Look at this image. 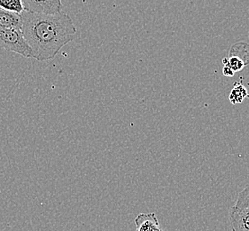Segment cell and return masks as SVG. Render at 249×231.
<instances>
[{
    "instance_id": "6da1fadb",
    "label": "cell",
    "mask_w": 249,
    "mask_h": 231,
    "mask_svg": "<svg viewBox=\"0 0 249 231\" xmlns=\"http://www.w3.org/2000/svg\"><path fill=\"white\" fill-rule=\"evenodd\" d=\"M20 16L22 34L36 60H52L66 45L75 40V23L63 11L53 15L24 11Z\"/></svg>"
},
{
    "instance_id": "7a4b0ae2",
    "label": "cell",
    "mask_w": 249,
    "mask_h": 231,
    "mask_svg": "<svg viewBox=\"0 0 249 231\" xmlns=\"http://www.w3.org/2000/svg\"><path fill=\"white\" fill-rule=\"evenodd\" d=\"M0 49L32 58V52L20 30L0 29Z\"/></svg>"
},
{
    "instance_id": "3957f363",
    "label": "cell",
    "mask_w": 249,
    "mask_h": 231,
    "mask_svg": "<svg viewBox=\"0 0 249 231\" xmlns=\"http://www.w3.org/2000/svg\"><path fill=\"white\" fill-rule=\"evenodd\" d=\"M24 9L30 13L53 15L62 11L61 0H22Z\"/></svg>"
},
{
    "instance_id": "277c9868",
    "label": "cell",
    "mask_w": 249,
    "mask_h": 231,
    "mask_svg": "<svg viewBox=\"0 0 249 231\" xmlns=\"http://www.w3.org/2000/svg\"><path fill=\"white\" fill-rule=\"evenodd\" d=\"M230 222L233 231H249V207H231L229 212Z\"/></svg>"
},
{
    "instance_id": "5b68a950",
    "label": "cell",
    "mask_w": 249,
    "mask_h": 231,
    "mask_svg": "<svg viewBox=\"0 0 249 231\" xmlns=\"http://www.w3.org/2000/svg\"><path fill=\"white\" fill-rule=\"evenodd\" d=\"M136 231H163L155 213H140L135 219Z\"/></svg>"
},
{
    "instance_id": "8992f818",
    "label": "cell",
    "mask_w": 249,
    "mask_h": 231,
    "mask_svg": "<svg viewBox=\"0 0 249 231\" xmlns=\"http://www.w3.org/2000/svg\"><path fill=\"white\" fill-rule=\"evenodd\" d=\"M21 16L18 14L0 8V29L21 30Z\"/></svg>"
},
{
    "instance_id": "52a82bcc",
    "label": "cell",
    "mask_w": 249,
    "mask_h": 231,
    "mask_svg": "<svg viewBox=\"0 0 249 231\" xmlns=\"http://www.w3.org/2000/svg\"><path fill=\"white\" fill-rule=\"evenodd\" d=\"M0 8L18 15L25 11L22 0H0Z\"/></svg>"
},
{
    "instance_id": "ba28073f",
    "label": "cell",
    "mask_w": 249,
    "mask_h": 231,
    "mask_svg": "<svg viewBox=\"0 0 249 231\" xmlns=\"http://www.w3.org/2000/svg\"><path fill=\"white\" fill-rule=\"evenodd\" d=\"M248 96V92L244 86L239 85L235 86L232 91L230 94V101H231L232 104H237L240 103L241 101L244 100L246 96Z\"/></svg>"
},
{
    "instance_id": "9c48e42d",
    "label": "cell",
    "mask_w": 249,
    "mask_h": 231,
    "mask_svg": "<svg viewBox=\"0 0 249 231\" xmlns=\"http://www.w3.org/2000/svg\"><path fill=\"white\" fill-rule=\"evenodd\" d=\"M224 66L229 67L234 72L241 71L246 66L243 60L239 58L238 56H229L228 58H224Z\"/></svg>"
},
{
    "instance_id": "30bf717a",
    "label": "cell",
    "mask_w": 249,
    "mask_h": 231,
    "mask_svg": "<svg viewBox=\"0 0 249 231\" xmlns=\"http://www.w3.org/2000/svg\"><path fill=\"white\" fill-rule=\"evenodd\" d=\"M234 206L237 208L249 207V185L239 192Z\"/></svg>"
},
{
    "instance_id": "8fae6325",
    "label": "cell",
    "mask_w": 249,
    "mask_h": 231,
    "mask_svg": "<svg viewBox=\"0 0 249 231\" xmlns=\"http://www.w3.org/2000/svg\"><path fill=\"white\" fill-rule=\"evenodd\" d=\"M223 72H224V76H228V77H232L234 76V71H232L231 68L227 67V66H224V69H223Z\"/></svg>"
}]
</instances>
